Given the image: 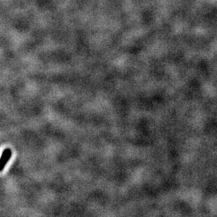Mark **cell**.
<instances>
[{
    "mask_svg": "<svg viewBox=\"0 0 217 217\" xmlns=\"http://www.w3.org/2000/svg\"><path fill=\"white\" fill-rule=\"evenodd\" d=\"M11 155H12V153H11V151L10 149H6L2 152V155L1 156V159H0V171L4 169L5 165L8 162L10 158L11 157Z\"/></svg>",
    "mask_w": 217,
    "mask_h": 217,
    "instance_id": "obj_1",
    "label": "cell"
}]
</instances>
